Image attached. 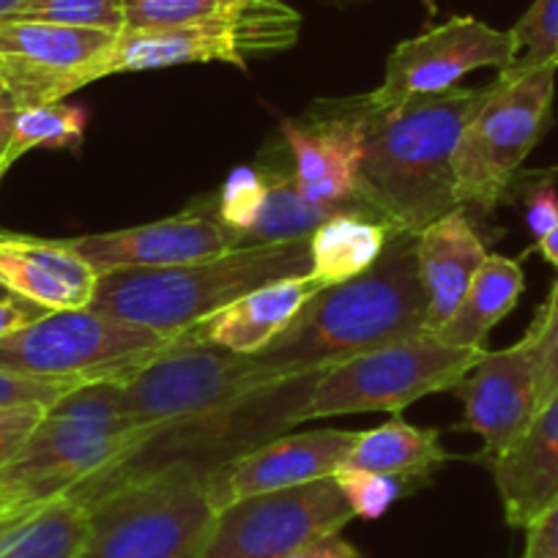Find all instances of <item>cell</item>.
<instances>
[{
	"label": "cell",
	"instance_id": "cell-15",
	"mask_svg": "<svg viewBox=\"0 0 558 558\" xmlns=\"http://www.w3.org/2000/svg\"><path fill=\"white\" fill-rule=\"evenodd\" d=\"M282 137L291 154V173L302 197L318 206H356L369 211L359 197L362 165V126L356 101H315L304 118H286Z\"/></svg>",
	"mask_w": 558,
	"mask_h": 558
},
{
	"label": "cell",
	"instance_id": "cell-32",
	"mask_svg": "<svg viewBox=\"0 0 558 558\" xmlns=\"http://www.w3.org/2000/svg\"><path fill=\"white\" fill-rule=\"evenodd\" d=\"M335 480L340 485L342 496L351 504L353 514L362 520L384 518L391 504L405 490V482L397 480V476L373 474V471L351 469V465L337 469Z\"/></svg>",
	"mask_w": 558,
	"mask_h": 558
},
{
	"label": "cell",
	"instance_id": "cell-43",
	"mask_svg": "<svg viewBox=\"0 0 558 558\" xmlns=\"http://www.w3.org/2000/svg\"><path fill=\"white\" fill-rule=\"evenodd\" d=\"M25 0H0V20L9 17L12 12H17L20 7H23Z\"/></svg>",
	"mask_w": 558,
	"mask_h": 558
},
{
	"label": "cell",
	"instance_id": "cell-39",
	"mask_svg": "<svg viewBox=\"0 0 558 558\" xmlns=\"http://www.w3.org/2000/svg\"><path fill=\"white\" fill-rule=\"evenodd\" d=\"M288 558H364L353 542H348L342 534H326L318 539L307 542L299 550H293Z\"/></svg>",
	"mask_w": 558,
	"mask_h": 558
},
{
	"label": "cell",
	"instance_id": "cell-19",
	"mask_svg": "<svg viewBox=\"0 0 558 558\" xmlns=\"http://www.w3.org/2000/svg\"><path fill=\"white\" fill-rule=\"evenodd\" d=\"M99 274L66 244L31 235H0V288L45 310H85Z\"/></svg>",
	"mask_w": 558,
	"mask_h": 558
},
{
	"label": "cell",
	"instance_id": "cell-18",
	"mask_svg": "<svg viewBox=\"0 0 558 558\" xmlns=\"http://www.w3.org/2000/svg\"><path fill=\"white\" fill-rule=\"evenodd\" d=\"M63 241L101 277L118 268H168L228 255L235 250V230L217 217L184 211L162 222Z\"/></svg>",
	"mask_w": 558,
	"mask_h": 558
},
{
	"label": "cell",
	"instance_id": "cell-47",
	"mask_svg": "<svg viewBox=\"0 0 558 558\" xmlns=\"http://www.w3.org/2000/svg\"><path fill=\"white\" fill-rule=\"evenodd\" d=\"M3 175H7V165H3V159H0V181H3Z\"/></svg>",
	"mask_w": 558,
	"mask_h": 558
},
{
	"label": "cell",
	"instance_id": "cell-26",
	"mask_svg": "<svg viewBox=\"0 0 558 558\" xmlns=\"http://www.w3.org/2000/svg\"><path fill=\"white\" fill-rule=\"evenodd\" d=\"M389 239L391 230L378 219H369L359 211L337 214L310 235L313 277L324 286H337L359 277L375 266Z\"/></svg>",
	"mask_w": 558,
	"mask_h": 558
},
{
	"label": "cell",
	"instance_id": "cell-45",
	"mask_svg": "<svg viewBox=\"0 0 558 558\" xmlns=\"http://www.w3.org/2000/svg\"><path fill=\"white\" fill-rule=\"evenodd\" d=\"M9 99V90H7V83H3V77H0V101Z\"/></svg>",
	"mask_w": 558,
	"mask_h": 558
},
{
	"label": "cell",
	"instance_id": "cell-20",
	"mask_svg": "<svg viewBox=\"0 0 558 558\" xmlns=\"http://www.w3.org/2000/svg\"><path fill=\"white\" fill-rule=\"evenodd\" d=\"M504 518L529 529L558 501V389L534 413L523 436L490 463Z\"/></svg>",
	"mask_w": 558,
	"mask_h": 558
},
{
	"label": "cell",
	"instance_id": "cell-41",
	"mask_svg": "<svg viewBox=\"0 0 558 558\" xmlns=\"http://www.w3.org/2000/svg\"><path fill=\"white\" fill-rule=\"evenodd\" d=\"M17 110H20V107L14 105L12 99L0 101V159H3V154H7L9 143H12L14 121H17Z\"/></svg>",
	"mask_w": 558,
	"mask_h": 558
},
{
	"label": "cell",
	"instance_id": "cell-36",
	"mask_svg": "<svg viewBox=\"0 0 558 558\" xmlns=\"http://www.w3.org/2000/svg\"><path fill=\"white\" fill-rule=\"evenodd\" d=\"M47 405L0 408V469L23 449Z\"/></svg>",
	"mask_w": 558,
	"mask_h": 558
},
{
	"label": "cell",
	"instance_id": "cell-3",
	"mask_svg": "<svg viewBox=\"0 0 558 558\" xmlns=\"http://www.w3.org/2000/svg\"><path fill=\"white\" fill-rule=\"evenodd\" d=\"M310 274V239L250 246L184 266L101 274L88 310L140 329L179 337L246 293Z\"/></svg>",
	"mask_w": 558,
	"mask_h": 558
},
{
	"label": "cell",
	"instance_id": "cell-42",
	"mask_svg": "<svg viewBox=\"0 0 558 558\" xmlns=\"http://www.w3.org/2000/svg\"><path fill=\"white\" fill-rule=\"evenodd\" d=\"M536 250H539L542 257L558 271V225L545 235V239L536 241Z\"/></svg>",
	"mask_w": 558,
	"mask_h": 558
},
{
	"label": "cell",
	"instance_id": "cell-14",
	"mask_svg": "<svg viewBox=\"0 0 558 558\" xmlns=\"http://www.w3.org/2000/svg\"><path fill=\"white\" fill-rule=\"evenodd\" d=\"M518 58L509 31L490 28L476 17H452L425 34L400 41L386 58V74L369 101L378 107L400 105L411 96L454 88L476 69H509Z\"/></svg>",
	"mask_w": 558,
	"mask_h": 558
},
{
	"label": "cell",
	"instance_id": "cell-6",
	"mask_svg": "<svg viewBox=\"0 0 558 558\" xmlns=\"http://www.w3.org/2000/svg\"><path fill=\"white\" fill-rule=\"evenodd\" d=\"M77 558H201L214 523L208 476L165 469L101 493Z\"/></svg>",
	"mask_w": 558,
	"mask_h": 558
},
{
	"label": "cell",
	"instance_id": "cell-22",
	"mask_svg": "<svg viewBox=\"0 0 558 558\" xmlns=\"http://www.w3.org/2000/svg\"><path fill=\"white\" fill-rule=\"evenodd\" d=\"M487 255L490 252L482 244L465 206H458L416 235L418 279L427 296L430 331L458 310Z\"/></svg>",
	"mask_w": 558,
	"mask_h": 558
},
{
	"label": "cell",
	"instance_id": "cell-23",
	"mask_svg": "<svg viewBox=\"0 0 558 558\" xmlns=\"http://www.w3.org/2000/svg\"><path fill=\"white\" fill-rule=\"evenodd\" d=\"M523 288L525 277L518 260L504 255H487L480 271L471 279L458 310L436 331H427V335L441 340L444 345L485 348L487 335L496 329L498 320L512 313L514 304L523 296Z\"/></svg>",
	"mask_w": 558,
	"mask_h": 558
},
{
	"label": "cell",
	"instance_id": "cell-40",
	"mask_svg": "<svg viewBox=\"0 0 558 558\" xmlns=\"http://www.w3.org/2000/svg\"><path fill=\"white\" fill-rule=\"evenodd\" d=\"M39 315H45V310L34 307V304L23 302L17 296L0 299V337L12 335V331L23 329L25 324L36 320Z\"/></svg>",
	"mask_w": 558,
	"mask_h": 558
},
{
	"label": "cell",
	"instance_id": "cell-21",
	"mask_svg": "<svg viewBox=\"0 0 558 558\" xmlns=\"http://www.w3.org/2000/svg\"><path fill=\"white\" fill-rule=\"evenodd\" d=\"M320 288L326 286L313 274L274 282V286L246 293L239 302L217 310L179 337L186 342H206V345H217L233 353H257L296 320L304 304Z\"/></svg>",
	"mask_w": 558,
	"mask_h": 558
},
{
	"label": "cell",
	"instance_id": "cell-46",
	"mask_svg": "<svg viewBox=\"0 0 558 558\" xmlns=\"http://www.w3.org/2000/svg\"><path fill=\"white\" fill-rule=\"evenodd\" d=\"M422 3H425L427 12H436V0H422Z\"/></svg>",
	"mask_w": 558,
	"mask_h": 558
},
{
	"label": "cell",
	"instance_id": "cell-4",
	"mask_svg": "<svg viewBox=\"0 0 558 558\" xmlns=\"http://www.w3.org/2000/svg\"><path fill=\"white\" fill-rule=\"evenodd\" d=\"M320 373L271 380V384L246 391L214 411L197 413L184 422L162 427L66 496L85 507L101 493L112 490L123 482L157 474L165 469H179V465L201 471L206 476L214 474L219 465L302 425V411Z\"/></svg>",
	"mask_w": 558,
	"mask_h": 558
},
{
	"label": "cell",
	"instance_id": "cell-30",
	"mask_svg": "<svg viewBox=\"0 0 558 558\" xmlns=\"http://www.w3.org/2000/svg\"><path fill=\"white\" fill-rule=\"evenodd\" d=\"M509 34L518 45L512 66H558V0H534Z\"/></svg>",
	"mask_w": 558,
	"mask_h": 558
},
{
	"label": "cell",
	"instance_id": "cell-2",
	"mask_svg": "<svg viewBox=\"0 0 558 558\" xmlns=\"http://www.w3.org/2000/svg\"><path fill=\"white\" fill-rule=\"evenodd\" d=\"M430 331L418 279L416 235L395 233L384 255L359 277L326 286L255 362L274 378L320 373L375 348Z\"/></svg>",
	"mask_w": 558,
	"mask_h": 558
},
{
	"label": "cell",
	"instance_id": "cell-16",
	"mask_svg": "<svg viewBox=\"0 0 558 558\" xmlns=\"http://www.w3.org/2000/svg\"><path fill=\"white\" fill-rule=\"evenodd\" d=\"M463 400V427L482 438V458L496 460L518 441L539 411L534 342L525 335L504 351H485L452 386Z\"/></svg>",
	"mask_w": 558,
	"mask_h": 558
},
{
	"label": "cell",
	"instance_id": "cell-37",
	"mask_svg": "<svg viewBox=\"0 0 558 558\" xmlns=\"http://www.w3.org/2000/svg\"><path fill=\"white\" fill-rule=\"evenodd\" d=\"M525 225H529L531 235H536V241L545 239V235L556 228L558 225L556 186L542 184L529 192V197H525Z\"/></svg>",
	"mask_w": 558,
	"mask_h": 558
},
{
	"label": "cell",
	"instance_id": "cell-5",
	"mask_svg": "<svg viewBox=\"0 0 558 558\" xmlns=\"http://www.w3.org/2000/svg\"><path fill=\"white\" fill-rule=\"evenodd\" d=\"M134 444L121 411V380L77 386L45 408L23 449L0 469V518L66 496Z\"/></svg>",
	"mask_w": 558,
	"mask_h": 558
},
{
	"label": "cell",
	"instance_id": "cell-29",
	"mask_svg": "<svg viewBox=\"0 0 558 558\" xmlns=\"http://www.w3.org/2000/svg\"><path fill=\"white\" fill-rule=\"evenodd\" d=\"M9 17L45 20V23L99 28L110 34L123 31V0H25Z\"/></svg>",
	"mask_w": 558,
	"mask_h": 558
},
{
	"label": "cell",
	"instance_id": "cell-17",
	"mask_svg": "<svg viewBox=\"0 0 558 558\" xmlns=\"http://www.w3.org/2000/svg\"><path fill=\"white\" fill-rule=\"evenodd\" d=\"M353 441V430H315L286 433L260 444L208 474V498L214 512L241 498L288 490L331 476L345 465Z\"/></svg>",
	"mask_w": 558,
	"mask_h": 558
},
{
	"label": "cell",
	"instance_id": "cell-7",
	"mask_svg": "<svg viewBox=\"0 0 558 558\" xmlns=\"http://www.w3.org/2000/svg\"><path fill=\"white\" fill-rule=\"evenodd\" d=\"M558 66H509L485 88V99L454 151V197L490 214L553 121Z\"/></svg>",
	"mask_w": 558,
	"mask_h": 558
},
{
	"label": "cell",
	"instance_id": "cell-8",
	"mask_svg": "<svg viewBox=\"0 0 558 558\" xmlns=\"http://www.w3.org/2000/svg\"><path fill=\"white\" fill-rule=\"evenodd\" d=\"M487 348L444 345L433 335L408 337L324 369L302 422L351 413H400L411 402L447 391L471 373Z\"/></svg>",
	"mask_w": 558,
	"mask_h": 558
},
{
	"label": "cell",
	"instance_id": "cell-33",
	"mask_svg": "<svg viewBox=\"0 0 558 558\" xmlns=\"http://www.w3.org/2000/svg\"><path fill=\"white\" fill-rule=\"evenodd\" d=\"M217 12V0H123V31L175 28Z\"/></svg>",
	"mask_w": 558,
	"mask_h": 558
},
{
	"label": "cell",
	"instance_id": "cell-48",
	"mask_svg": "<svg viewBox=\"0 0 558 558\" xmlns=\"http://www.w3.org/2000/svg\"><path fill=\"white\" fill-rule=\"evenodd\" d=\"M12 293H7V288H0V299H9Z\"/></svg>",
	"mask_w": 558,
	"mask_h": 558
},
{
	"label": "cell",
	"instance_id": "cell-25",
	"mask_svg": "<svg viewBox=\"0 0 558 558\" xmlns=\"http://www.w3.org/2000/svg\"><path fill=\"white\" fill-rule=\"evenodd\" d=\"M447 460L449 452L441 447L438 430L408 425L400 413H395L384 425L356 433L345 465L411 482L430 476Z\"/></svg>",
	"mask_w": 558,
	"mask_h": 558
},
{
	"label": "cell",
	"instance_id": "cell-44",
	"mask_svg": "<svg viewBox=\"0 0 558 558\" xmlns=\"http://www.w3.org/2000/svg\"><path fill=\"white\" fill-rule=\"evenodd\" d=\"M239 3H244V0H217L219 12H228V9H235Z\"/></svg>",
	"mask_w": 558,
	"mask_h": 558
},
{
	"label": "cell",
	"instance_id": "cell-9",
	"mask_svg": "<svg viewBox=\"0 0 558 558\" xmlns=\"http://www.w3.org/2000/svg\"><path fill=\"white\" fill-rule=\"evenodd\" d=\"M271 380L279 378L266 373L252 353H233L179 337L121 378V411L140 444L162 427L214 411Z\"/></svg>",
	"mask_w": 558,
	"mask_h": 558
},
{
	"label": "cell",
	"instance_id": "cell-13",
	"mask_svg": "<svg viewBox=\"0 0 558 558\" xmlns=\"http://www.w3.org/2000/svg\"><path fill=\"white\" fill-rule=\"evenodd\" d=\"M118 34L99 28L0 20V77L9 99L23 110L63 101V96L99 80V61Z\"/></svg>",
	"mask_w": 558,
	"mask_h": 558
},
{
	"label": "cell",
	"instance_id": "cell-31",
	"mask_svg": "<svg viewBox=\"0 0 558 558\" xmlns=\"http://www.w3.org/2000/svg\"><path fill=\"white\" fill-rule=\"evenodd\" d=\"M268 195V175L263 168L241 165L225 181L217 201V219L235 233H246L257 222Z\"/></svg>",
	"mask_w": 558,
	"mask_h": 558
},
{
	"label": "cell",
	"instance_id": "cell-27",
	"mask_svg": "<svg viewBox=\"0 0 558 558\" xmlns=\"http://www.w3.org/2000/svg\"><path fill=\"white\" fill-rule=\"evenodd\" d=\"M263 170L268 175L266 203H263V211L257 217V222L246 233H235V250L310 239L326 219L337 217L342 211H359L364 217H369L367 211H362L356 206H318V203H310L299 192L291 170H279L274 165H266Z\"/></svg>",
	"mask_w": 558,
	"mask_h": 558
},
{
	"label": "cell",
	"instance_id": "cell-38",
	"mask_svg": "<svg viewBox=\"0 0 558 558\" xmlns=\"http://www.w3.org/2000/svg\"><path fill=\"white\" fill-rule=\"evenodd\" d=\"M523 558H558V501L525 529Z\"/></svg>",
	"mask_w": 558,
	"mask_h": 558
},
{
	"label": "cell",
	"instance_id": "cell-24",
	"mask_svg": "<svg viewBox=\"0 0 558 558\" xmlns=\"http://www.w3.org/2000/svg\"><path fill=\"white\" fill-rule=\"evenodd\" d=\"M88 536V509L61 496L0 518V558H77Z\"/></svg>",
	"mask_w": 558,
	"mask_h": 558
},
{
	"label": "cell",
	"instance_id": "cell-11",
	"mask_svg": "<svg viewBox=\"0 0 558 558\" xmlns=\"http://www.w3.org/2000/svg\"><path fill=\"white\" fill-rule=\"evenodd\" d=\"M302 17L282 0H244L197 23L162 31H121L99 61V80L123 72L184 66V63H233L250 56L286 50L296 41Z\"/></svg>",
	"mask_w": 558,
	"mask_h": 558
},
{
	"label": "cell",
	"instance_id": "cell-28",
	"mask_svg": "<svg viewBox=\"0 0 558 558\" xmlns=\"http://www.w3.org/2000/svg\"><path fill=\"white\" fill-rule=\"evenodd\" d=\"M85 126H88V110L77 105H34L17 110L12 143L3 154L7 170L36 148H74L83 143Z\"/></svg>",
	"mask_w": 558,
	"mask_h": 558
},
{
	"label": "cell",
	"instance_id": "cell-35",
	"mask_svg": "<svg viewBox=\"0 0 558 558\" xmlns=\"http://www.w3.org/2000/svg\"><path fill=\"white\" fill-rule=\"evenodd\" d=\"M88 380L94 378H34V375L0 369V408L52 405L63 395L88 384Z\"/></svg>",
	"mask_w": 558,
	"mask_h": 558
},
{
	"label": "cell",
	"instance_id": "cell-1",
	"mask_svg": "<svg viewBox=\"0 0 558 558\" xmlns=\"http://www.w3.org/2000/svg\"><path fill=\"white\" fill-rule=\"evenodd\" d=\"M485 88H454L378 107L353 96L362 126L359 197L395 233L418 235L460 206L454 151Z\"/></svg>",
	"mask_w": 558,
	"mask_h": 558
},
{
	"label": "cell",
	"instance_id": "cell-34",
	"mask_svg": "<svg viewBox=\"0 0 558 558\" xmlns=\"http://www.w3.org/2000/svg\"><path fill=\"white\" fill-rule=\"evenodd\" d=\"M534 342L536 356V386H539V405L558 389V279L547 296L545 307L536 313V320L525 331Z\"/></svg>",
	"mask_w": 558,
	"mask_h": 558
},
{
	"label": "cell",
	"instance_id": "cell-10",
	"mask_svg": "<svg viewBox=\"0 0 558 558\" xmlns=\"http://www.w3.org/2000/svg\"><path fill=\"white\" fill-rule=\"evenodd\" d=\"M175 340L88 307L61 310L0 337V369L34 378L121 380Z\"/></svg>",
	"mask_w": 558,
	"mask_h": 558
},
{
	"label": "cell",
	"instance_id": "cell-12",
	"mask_svg": "<svg viewBox=\"0 0 558 558\" xmlns=\"http://www.w3.org/2000/svg\"><path fill=\"white\" fill-rule=\"evenodd\" d=\"M353 518L335 474L260 493L214 514L201 558H288L318 536L340 534Z\"/></svg>",
	"mask_w": 558,
	"mask_h": 558
}]
</instances>
